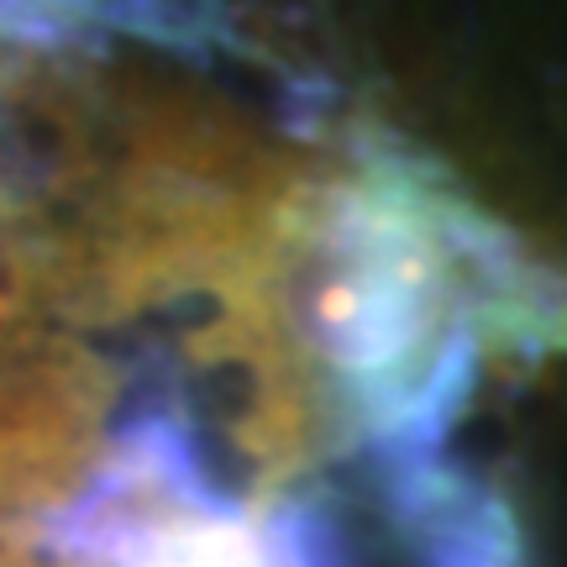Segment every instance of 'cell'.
Segmentation results:
<instances>
[{
  "instance_id": "1",
  "label": "cell",
  "mask_w": 567,
  "mask_h": 567,
  "mask_svg": "<svg viewBox=\"0 0 567 567\" xmlns=\"http://www.w3.org/2000/svg\"><path fill=\"white\" fill-rule=\"evenodd\" d=\"M53 300H59V258L38 237L0 226V363L48 347L42 321L53 316Z\"/></svg>"
},
{
  "instance_id": "2",
  "label": "cell",
  "mask_w": 567,
  "mask_h": 567,
  "mask_svg": "<svg viewBox=\"0 0 567 567\" xmlns=\"http://www.w3.org/2000/svg\"><path fill=\"white\" fill-rule=\"evenodd\" d=\"M0 567H27V563H0Z\"/></svg>"
}]
</instances>
